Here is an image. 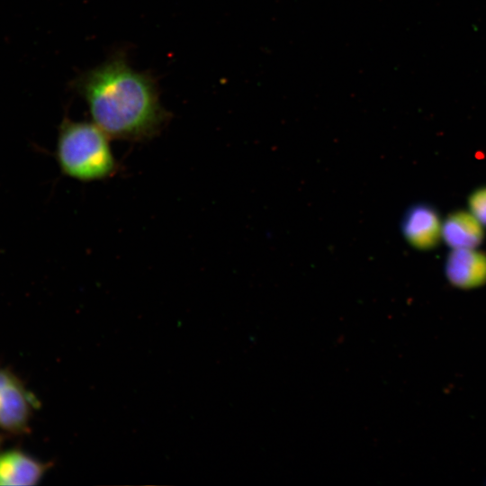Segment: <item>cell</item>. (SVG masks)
I'll use <instances>...</instances> for the list:
<instances>
[{"instance_id": "9c48e42d", "label": "cell", "mask_w": 486, "mask_h": 486, "mask_svg": "<svg viewBox=\"0 0 486 486\" xmlns=\"http://www.w3.org/2000/svg\"><path fill=\"white\" fill-rule=\"evenodd\" d=\"M1 444H2V437H1V436H0V446H1Z\"/></svg>"}, {"instance_id": "7a4b0ae2", "label": "cell", "mask_w": 486, "mask_h": 486, "mask_svg": "<svg viewBox=\"0 0 486 486\" xmlns=\"http://www.w3.org/2000/svg\"><path fill=\"white\" fill-rule=\"evenodd\" d=\"M109 138L94 122L65 118L58 128L55 150L62 174L81 182L112 176L118 165Z\"/></svg>"}, {"instance_id": "277c9868", "label": "cell", "mask_w": 486, "mask_h": 486, "mask_svg": "<svg viewBox=\"0 0 486 486\" xmlns=\"http://www.w3.org/2000/svg\"><path fill=\"white\" fill-rule=\"evenodd\" d=\"M400 230L407 243L418 250L434 249L442 240V220L428 204L410 207L402 218Z\"/></svg>"}, {"instance_id": "8992f818", "label": "cell", "mask_w": 486, "mask_h": 486, "mask_svg": "<svg viewBox=\"0 0 486 486\" xmlns=\"http://www.w3.org/2000/svg\"><path fill=\"white\" fill-rule=\"evenodd\" d=\"M50 465L20 449L0 452V486L36 485Z\"/></svg>"}, {"instance_id": "3957f363", "label": "cell", "mask_w": 486, "mask_h": 486, "mask_svg": "<svg viewBox=\"0 0 486 486\" xmlns=\"http://www.w3.org/2000/svg\"><path fill=\"white\" fill-rule=\"evenodd\" d=\"M39 400L11 370L0 368V429L12 435L29 430Z\"/></svg>"}, {"instance_id": "5b68a950", "label": "cell", "mask_w": 486, "mask_h": 486, "mask_svg": "<svg viewBox=\"0 0 486 486\" xmlns=\"http://www.w3.org/2000/svg\"><path fill=\"white\" fill-rule=\"evenodd\" d=\"M444 272L449 284L470 291L486 284V253L478 249H451L446 256Z\"/></svg>"}, {"instance_id": "52a82bcc", "label": "cell", "mask_w": 486, "mask_h": 486, "mask_svg": "<svg viewBox=\"0 0 486 486\" xmlns=\"http://www.w3.org/2000/svg\"><path fill=\"white\" fill-rule=\"evenodd\" d=\"M484 234V226L468 210L452 212L442 220V240L451 249L478 248Z\"/></svg>"}, {"instance_id": "6da1fadb", "label": "cell", "mask_w": 486, "mask_h": 486, "mask_svg": "<svg viewBox=\"0 0 486 486\" xmlns=\"http://www.w3.org/2000/svg\"><path fill=\"white\" fill-rule=\"evenodd\" d=\"M71 86L85 100L93 122L110 138L146 140L169 119L155 78L132 68L124 52L83 72Z\"/></svg>"}, {"instance_id": "ba28073f", "label": "cell", "mask_w": 486, "mask_h": 486, "mask_svg": "<svg viewBox=\"0 0 486 486\" xmlns=\"http://www.w3.org/2000/svg\"><path fill=\"white\" fill-rule=\"evenodd\" d=\"M468 211L486 227V185L473 190L467 199Z\"/></svg>"}]
</instances>
